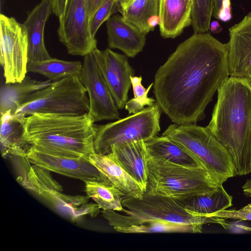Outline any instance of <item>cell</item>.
I'll return each instance as SVG.
<instances>
[{"label":"cell","instance_id":"1","mask_svg":"<svg viewBox=\"0 0 251 251\" xmlns=\"http://www.w3.org/2000/svg\"><path fill=\"white\" fill-rule=\"evenodd\" d=\"M229 77L226 44L208 32L194 33L158 68L153 93L173 123L196 124Z\"/></svg>","mask_w":251,"mask_h":251},{"label":"cell","instance_id":"2","mask_svg":"<svg viewBox=\"0 0 251 251\" xmlns=\"http://www.w3.org/2000/svg\"><path fill=\"white\" fill-rule=\"evenodd\" d=\"M207 126L230 153L236 176L251 173V86L229 77L217 90Z\"/></svg>","mask_w":251,"mask_h":251},{"label":"cell","instance_id":"3","mask_svg":"<svg viewBox=\"0 0 251 251\" xmlns=\"http://www.w3.org/2000/svg\"><path fill=\"white\" fill-rule=\"evenodd\" d=\"M94 123L88 113H35L25 117L24 137L31 146L50 154L89 159L95 153Z\"/></svg>","mask_w":251,"mask_h":251},{"label":"cell","instance_id":"4","mask_svg":"<svg viewBox=\"0 0 251 251\" xmlns=\"http://www.w3.org/2000/svg\"><path fill=\"white\" fill-rule=\"evenodd\" d=\"M223 185L201 166L176 164L148 152V183L146 192L181 201L212 193Z\"/></svg>","mask_w":251,"mask_h":251},{"label":"cell","instance_id":"5","mask_svg":"<svg viewBox=\"0 0 251 251\" xmlns=\"http://www.w3.org/2000/svg\"><path fill=\"white\" fill-rule=\"evenodd\" d=\"M162 135L197 158L221 183L235 176L230 153L207 126L173 124Z\"/></svg>","mask_w":251,"mask_h":251},{"label":"cell","instance_id":"6","mask_svg":"<svg viewBox=\"0 0 251 251\" xmlns=\"http://www.w3.org/2000/svg\"><path fill=\"white\" fill-rule=\"evenodd\" d=\"M87 91L78 75L52 82L26 97L14 113L25 116L35 113L77 116L88 113Z\"/></svg>","mask_w":251,"mask_h":251},{"label":"cell","instance_id":"7","mask_svg":"<svg viewBox=\"0 0 251 251\" xmlns=\"http://www.w3.org/2000/svg\"><path fill=\"white\" fill-rule=\"evenodd\" d=\"M161 111L156 102L151 106L116 121L101 125L94 124L95 152L108 154L113 147L146 141L156 136L160 131Z\"/></svg>","mask_w":251,"mask_h":251},{"label":"cell","instance_id":"8","mask_svg":"<svg viewBox=\"0 0 251 251\" xmlns=\"http://www.w3.org/2000/svg\"><path fill=\"white\" fill-rule=\"evenodd\" d=\"M123 211L143 220H159L202 227L207 224L223 225L225 219L192 213L176 200L145 192L142 198L125 196L122 200Z\"/></svg>","mask_w":251,"mask_h":251},{"label":"cell","instance_id":"9","mask_svg":"<svg viewBox=\"0 0 251 251\" xmlns=\"http://www.w3.org/2000/svg\"><path fill=\"white\" fill-rule=\"evenodd\" d=\"M50 171L33 165L29 168L25 179L20 182L46 199L55 209L72 221L84 216L94 218L100 212L98 204L89 203L87 196H71L63 193L62 187L54 180Z\"/></svg>","mask_w":251,"mask_h":251},{"label":"cell","instance_id":"10","mask_svg":"<svg viewBox=\"0 0 251 251\" xmlns=\"http://www.w3.org/2000/svg\"><path fill=\"white\" fill-rule=\"evenodd\" d=\"M0 62L5 83L22 82L26 76L28 40L23 24L13 17L0 15Z\"/></svg>","mask_w":251,"mask_h":251},{"label":"cell","instance_id":"11","mask_svg":"<svg viewBox=\"0 0 251 251\" xmlns=\"http://www.w3.org/2000/svg\"><path fill=\"white\" fill-rule=\"evenodd\" d=\"M89 19L86 0H67L57 32L69 54L84 56L97 48V40L90 32Z\"/></svg>","mask_w":251,"mask_h":251},{"label":"cell","instance_id":"12","mask_svg":"<svg viewBox=\"0 0 251 251\" xmlns=\"http://www.w3.org/2000/svg\"><path fill=\"white\" fill-rule=\"evenodd\" d=\"M89 100V116L94 123L119 118L120 113L92 51L83 56L78 75Z\"/></svg>","mask_w":251,"mask_h":251},{"label":"cell","instance_id":"13","mask_svg":"<svg viewBox=\"0 0 251 251\" xmlns=\"http://www.w3.org/2000/svg\"><path fill=\"white\" fill-rule=\"evenodd\" d=\"M92 52L117 108H124L132 86L130 78L135 74L127 56L110 48L100 50L97 48Z\"/></svg>","mask_w":251,"mask_h":251},{"label":"cell","instance_id":"14","mask_svg":"<svg viewBox=\"0 0 251 251\" xmlns=\"http://www.w3.org/2000/svg\"><path fill=\"white\" fill-rule=\"evenodd\" d=\"M25 158L34 165L84 182L97 181L112 184L87 158L54 155L31 146Z\"/></svg>","mask_w":251,"mask_h":251},{"label":"cell","instance_id":"15","mask_svg":"<svg viewBox=\"0 0 251 251\" xmlns=\"http://www.w3.org/2000/svg\"><path fill=\"white\" fill-rule=\"evenodd\" d=\"M227 69L229 77L251 86V12L229 29Z\"/></svg>","mask_w":251,"mask_h":251},{"label":"cell","instance_id":"16","mask_svg":"<svg viewBox=\"0 0 251 251\" xmlns=\"http://www.w3.org/2000/svg\"><path fill=\"white\" fill-rule=\"evenodd\" d=\"M101 213L115 230L123 233H201L202 227L163 221L143 220L112 210H102Z\"/></svg>","mask_w":251,"mask_h":251},{"label":"cell","instance_id":"17","mask_svg":"<svg viewBox=\"0 0 251 251\" xmlns=\"http://www.w3.org/2000/svg\"><path fill=\"white\" fill-rule=\"evenodd\" d=\"M53 12L51 0H42L29 13L24 23L27 35L28 62L41 61L51 57L44 43L46 22Z\"/></svg>","mask_w":251,"mask_h":251},{"label":"cell","instance_id":"18","mask_svg":"<svg viewBox=\"0 0 251 251\" xmlns=\"http://www.w3.org/2000/svg\"><path fill=\"white\" fill-rule=\"evenodd\" d=\"M106 25L109 48L120 50L129 57H135L143 50L146 35L122 16L113 15Z\"/></svg>","mask_w":251,"mask_h":251},{"label":"cell","instance_id":"19","mask_svg":"<svg viewBox=\"0 0 251 251\" xmlns=\"http://www.w3.org/2000/svg\"><path fill=\"white\" fill-rule=\"evenodd\" d=\"M0 144L2 157L25 158L30 147L24 137L25 116L9 110L0 114Z\"/></svg>","mask_w":251,"mask_h":251},{"label":"cell","instance_id":"20","mask_svg":"<svg viewBox=\"0 0 251 251\" xmlns=\"http://www.w3.org/2000/svg\"><path fill=\"white\" fill-rule=\"evenodd\" d=\"M111 152L120 165L146 191L148 183V151L144 141L113 147Z\"/></svg>","mask_w":251,"mask_h":251},{"label":"cell","instance_id":"21","mask_svg":"<svg viewBox=\"0 0 251 251\" xmlns=\"http://www.w3.org/2000/svg\"><path fill=\"white\" fill-rule=\"evenodd\" d=\"M89 160L112 185L124 193L126 196L138 199L142 198L146 190L120 165L112 152L106 154L95 152L89 156Z\"/></svg>","mask_w":251,"mask_h":251},{"label":"cell","instance_id":"22","mask_svg":"<svg viewBox=\"0 0 251 251\" xmlns=\"http://www.w3.org/2000/svg\"><path fill=\"white\" fill-rule=\"evenodd\" d=\"M159 29L164 38H175L192 24V6L185 0H159Z\"/></svg>","mask_w":251,"mask_h":251},{"label":"cell","instance_id":"23","mask_svg":"<svg viewBox=\"0 0 251 251\" xmlns=\"http://www.w3.org/2000/svg\"><path fill=\"white\" fill-rule=\"evenodd\" d=\"M121 13L146 35L159 24V0H132Z\"/></svg>","mask_w":251,"mask_h":251},{"label":"cell","instance_id":"24","mask_svg":"<svg viewBox=\"0 0 251 251\" xmlns=\"http://www.w3.org/2000/svg\"><path fill=\"white\" fill-rule=\"evenodd\" d=\"M145 142L148 153L153 156L180 165L204 167L197 158L166 136H155Z\"/></svg>","mask_w":251,"mask_h":251},{"label":"cell","instance_id":"25","mask_svg":"<svg viewBox=\"0 0 251 251\" xmlns=\"http://www.w3.org/2000/svg\"><path fill=\"white\" fill-rule=\"evenodd\" d=\"M51 82L49 79L37 80L26 76L22 82L5 83L0 90V114L9 110L15 113L18 106L26 97Z\"/></svg>","mask_w":251,"mask_h":251},{"label":"cell","instance_id":"26","mask_svg":"<svg viewBox=\"0 0 251 251\" xmlns=\"http://www.w3.org/2000/svg\"><path fill=\"white\" fill-rule=\"evenodd\" d=\"M178 201L186 209L192 213L209 215L231 207L232 205V197L227 193L222 185L212 193L196 195Z\"/></svg>","mask_w":251,"mask_h":251},{"label":"cell","instance_id":"27","mask_svg":"<svg viewBox=\"0 0 251 251\" xmlns=\"http://www.w3.org/2000/svg\"><path fill=\"white\" fill-rule=\"evenodd\" d=\"M82 63L79 61H65L56 58L36 62H28L27 73L40 74L51 82L72 75H78Z\"/></svg>","mask_w":251,"mask_h":251},{"label":"cell","instance_id":"28","mask_svg":"<svg viewBox=\"0 0 251 251\" xmlns=\"http://www.w3.org/2000/svg\"><path fill=\"white\" fill-rule=\"evenodd\" d=\"M87 196L94 201L102 210L122 211V200L126 195L113 185L101 181L85 182Z\"/></svg>","mask_w":251,"mask_h":251},{"label":"cell","instance_id":"29","mask_svg":"<svg viewBox=\"0 0 251 251\" xmlns=\"http://www.w3.org/2000/svg\"><path fill=\"white\" fill-rule=\"evenodd\" d=\"M134 95V98L128 100L125 106V109L129 114L138 113L145 109V106H151L156 102V100L148 97V93L152 86L151 83L147 88L142 84V77L133 76L130 78Z\"/></svg>","mask_w":251,"mask_h":251},{"label":"cell","instance_id":"30","mask_svg":"<svg viewBox=\"0 0 251 251\" xmlns=\"http://www.w3.org/2000/svg\"><path fill=\"white\" fill-rule=\"evenodd\" d=\"M213 9V0H193L191 25L195 33L209 30Z\"/></svg>","mask_w":251,"mask_h":251},{"label":"cell","instance_id":"31","mask_svg":"<svg viewBox=\"0 0 251 251\" xmlns=\"http://www.w3.org/2000/svg\"><path fill=\"white\" fill-rule=\"evenodd\" d=\"M119 11L115 0H106L89 19V27L92 36L95 38L101 25L115 12Z\"/></svg>","mask_w":251,"mask_h":251},{"label":"cell","instance_id":"32","mask_svg":"<svg viewBox=\"0 0 251 251\" xmlns=\"http://www.w3.org/2000/svg\"><path fill=\"white\" fill-rule=\"evenodd\" d=\"M207 215L218 217L225 219H232L251 221V205L249 204L239 210L226 209Z\"/></svg>","mask_w":251,"mask_h":251},{"label":"cell","instance_id":"33","mask_svg":"<svg viewBox=\"0 0 251 251\" xmlns=\"http://www.w3.org/2000/svg\"><path fill=\"white\" fill-rule=\"evenodd\" d=\"M232 18L230 0H224L219 12L217 19L223 22H227Z\"/></svg>","mask_w":251,"mask_h":251},{"label":"cell","instance_id":"34","mask_svg":"<svg viewBox=\"0 0 251 251\" xmlns=\"http://www.w3.org/2000/svg\"><path fill=\"white\" fill-rule=\"evenodd\" d=\"M52 5L53 13L58 19H60L64 15L67 0H51Z\"/></svg>","mask_w":251,"mask_h":251},{"label":"cell","instance_id":"35","mask_svg":"<svg viewBox=\"0 0 251 251\" xmlns=\"http://www.w3.org/2000/svg\"><path fill=\"white\" fill-rule=\"evenodd\" d=\"M90 18L106 0H86Z\"/></svg>","mask_w":251,"mask_h":251},{"label":"cell","instance_id":"36","mask_svg":"<svg viewBox=\"0 0 251 251\" xmlns=\"http://www.w3.org/2000/svg\"><path fill=\"white\" fill-rule=\"evenodd\" d=\"M209 30L213 33H218L222 30V27L217 21H214L210 24Z\"/></svg>","mask_w":251,"mask_h":251},{"label":"cell","instance_id":"37","mask_svg":"<svg viewBox=\"0 0 251 251\" xmlns=\"http://www.w3.org/2000/svg\"><path fill=\"white\" fill-rule=\"evenodd\" d=\"M223 0H213V15L217 19L219 12L221 8L222 2Z\"/></svg>","mask_w":251,"mask_h":251},{"label":"cell","instance_id":"38","mask_svg":"<svg viewBox=\"0 0 251 251\" xmlns=\"http://www.w3.org/2000/svg\"><path fill=\"white\" fill-rule=\"evenodd\" d=\"M242 189L245 196L247 197L251 196V178L247 180L242 186Z\"/></svg>","mask_w":251,"mask_h":251},{"label":"cell","instance_id":"39","mask_svg":"<svg viewBox=\"0 0 251 251\" xmlns=\"http://www.w3.org/2000/svg\"><path fill=\"white\" fill-rule=\"evenodd\" d=\"M119 9V11L121 13L124 10L132 0H115Z\"/></svg>","mask_w":251,"mask_h":251},{"label":"cell","instance_id":"40","mask_svg":"<svg viewBox=\"0 0 251 251\" xmlns=\"http://www.w3.org/2000/svg\"><path fill=\"white\" fill-rule=\"evenodd\" d=\"M186 2L192 7L193 0H185Z\"/></svg>","mask_w":251,"mask_h":251},{"label":"cell","instance_id":"41","mask_svg":"<svg viewBox=\"0 0 251 251\" xmlns=\"http://www.w3.org/2000/svg\"><path fill=\"white\" fill-rule=\"evenodd\" d=\"M250 204L251 205V203H250Z\"/></svg>","mask_w":251,"mask_h":251}]
</instances>
